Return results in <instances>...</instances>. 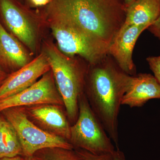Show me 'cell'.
<instances>
[{
  "instance_id": "44dd1931",
  "label": "cell",
  "mask_w": 160,
  "mask_h": 160,
  "mask_svg": "<svg viewBox=\"0 0 160 160\" xmlns=\"http://www.w3.org/2000/svg\"><path fill=\"white\" fill-rule=\"evenodd\" d=\"M113 160H126L125 154L119 149L115 150L112 153Z\"/></svg>"
},
{
  "instance_id": "e0dca14e",
  "label": "cell",
  "mask_w": 160,
  "mask_h": 160,
  "mask_svg": "<svg viewBox=\"0 0 160 160\" xmlns=\"http://www.w3.org/2000/svg\"><path fill=\"white\" fill-rule=\"evenodd\" d=\"M78 153L85 160H113L112 153L104 154H95L81 149H75Z\"/></svg>"
},
{
  "instance_id": "8992f818",
  "label": "cell",
  "mask_w": 160,
  "mask_h": 160,
  "mask_svg": "<svg viewBox=\"0 0 160 160\" xmlns=\"http://www.w3.org/2000/svg\"><path fill=\"white\" fill-rule=\"evenodd\" d=\"M1 113L16 132L22 149L23 157L33 156L38 150L46 148L58 147L74 149L69 141L36 126L29 119L24 107L9 108Z\"/></svg>"
},
{
  "instance_id": "30bf717a",
  "label": "cell",
  "mask_w": 160,
  "mask_h": 160,
  "mask_svg": "<svg viewBox=\"0 0 160 160\" xmlns=\"http://www.w3.org/2000/svg\"><path fill=\"white\" fill-rule=\"evenodd\" d=\"M147 26H132L121 29L109 45V54L120 68L129 75L136 74L132 60L133 48L140 34L148 29Z\"/></svg>"
},
{
  "instance_id": "7402d4cb",
  "label": "cell",
  "mask_w": 160,
  "mask_h": 160,
  "mask_svg": "<svg viewBox=\"0 0 160 160\" xmlns=\"http://www.w3.org/2000/svg\"><path fill=\"white\" fill-rule=\"evenodd\" d=\"M7 75L6 72H5L0 66V86L3 84L4 81L7 78Z\"/></svg>"
},
{
  "instance_id": "7a4b0ae2",
  "label": "cell",
  "mask_w": 160,
  "mask_h": 160,
  "mask_svg": "<svg viewBox=\"0 0 160 160\" xmlns=\"http://www.w3.org/2000/svg\"><path fill=\"white\" fill-rule=\"evenodd\" d=\"M46 7V16L69 20L109 45L126 19L124 0H52Z\"/></svg>"
},
{
  "instance_id": "52a82bcc",
  "label": "cell",
  "mask_w": 160,
  "mask_h": 160,
  "mask_svg": "<svg viewBox=\"0 0 160 160\" xmlns=\"http://www.w3.org/2000/svg\"><path fill=\"white\" fill-rule=\"evenodd\" d=\"M52 72H48L32 86L17 94L0 100V113L13 107H29L52 104L64 106L57 89Z\"/></svg>"
},
{
  "instance_id": "2e32d148",
  "label": "cell",
  "mask_w": 160,
  "mask_h": 160,
  "mask_svg": "<svg viewBox=\"0 0 160 160\" xmlns=\"http://www.w3.org/2000/svg\"><path fill=\"white\" fill-rule=\"evenodd\" d=\"M33 157L36 160H85L74 149L58 147L38 150Z\"/></svg>"
},
{
  "instance_id": "9c48e42d",
  "label": "cell",
  "mask_w": 160,
  "mask_h": 160,
  "mask_svg": "<svg viewBox=\"0 0 160 160\" xmlns=\"http://www.w3.org/2000/svg\"><path fill=\"white\" fill-rule=\"evenodd\" d=\"M45 53L39 55L17 71L8 76L0 86V100L21 92L37 82L50 70Z\"/></svg>"
},
{
  "instance_id": "ac0fdd59",
  "label": "cell",
  "mask_w": 160,
  "mask_h": 160,
  "mask_svg": "<svg viewBox=\"0 0 160 160\" xmlns=\"http://www.w3.org/2000/svg\"><path fill=\"white\" fill-rule=\"evenodd\" d=\"M146 61L154 74L153 76L160 84V55L149 57L146 58Z\"/></svg>"
},
{
  "instance_id": "5bb4252c",
  "label": "cell",
  "mask_w": 160,
  "mask_h": 160,
  "mask_svg": "<svg viewBox=\"0 0 160 160\" xmlns=\"http://www.w3.org/2000/svg\"><path fill=\"white\" fill-rule=\"evenodd\" d=\"M160 14V0H135L126 6V19L121 29L132 26L148 28Z\"/></svg>"
},
{
  "instance_id": "3957f363",
  "label": "cell",
  "mask_w": 160,
  "mask_h": 160,
  "mask_svg": "<svg viewBox=\"0 0 160 160\" xmlns=\"http://www.w3.org/2000/svg\"><path fill=\"white\" fill-rule=\"evenodd\" d=\"M45 54L64 102L67 117L73 124L78 115V100L84 93L88 69L75 58V56H66L54 46H47Z\"/></svg>"
},
{
  "instance_id": "4fadbf2b",
  "label": "cell",
  "mask_w": 160,
  "mask_h": 160,
  "mask_svg": "<svg viewBox=\"0 0 160 160\" xmlns=\"http://www.w3.org/2000/svg\"><path fill=\"white\" fill-rule=\"evenodd\" d=\"M30 62L29 55L19 40L6 31L0 22V64L18 69Z\"/></svg>"
},
{
  "instance_id": "5b68a950",
  "label": "cell",
  "mask_w": 160,
  "mask_h": 160,
  "mask_svg": "<svg viewBox=\"0 0 160 160\" xmlns=\"http://www.w3.org/2000/svg\"><path fill=\"white\" fill-rule=\"evenodd\" d=\"M77 120L71 126L69 142L74 149H81L95 154L112 153V141L89 105L85 93L78 100Z\"/></svg>"
},
{
  "instance_id": "484cf974",
  "label": "cell",
  "mask_w": 160,
  "mask_h": 160,
  "mask_svg": "<svg viewBox=\"0 0 160 160\" xmlns=\"http://www.w3.org/2000/svg\"><path fill=\"white\" fill-rule=\"evenodd\" d=\"M18 1H19V2H22V0H18Z\"/></svg>"
},
{
  "instance_id": "cb8c5ba5",
  "label": "cell",
  "mask_w": 160,
  "mask_h": 160,
  "mask_svg": "<svg viewBox=\"0 0 160 160\" xmlns=\"http://www.w3.org/2000/svg\"><path fill=\"white\" fill-rule=\"evenodd\" d=\"M126 6H129V5L133 2L135 0H124Z\"/></svg>"
},
{
  "instance_id": "277c9868",
  "label": "cell",
  "mask_w": 160,
  "mask_h": 160,
  "mask_svg": "<svg viewBox=\"0 0 160 160\" xmlns=\"http://www.w3.org/2000/svg\"><path fill=\"white\" fill-rule=\"evenodd\" d=\"M46 17L59 50L63 54L78 56L89 64L98 62L109 54V44L75 23L58 17Z\"/></svg>"
},
{
  "instance_id": "6da1fadb",
  "label": "cell",
  "mask_w": 160,
  "mask_h": 160,
  "mask_svg": "<svg viewBox=\"0 0 160 160\" xmlns=\"http://www.w3.org/2000/svg\"><path fill=\"white\" fill-rule=\"evenodd\" d=\"M131 76L120 68L109 54L98 62L89 64L85 86L86 97L95 114L118 148V116L123 96Z\"/></svg>"
},
{
  "instance_id": "603a6c76",
  "label": "cell",
  "mask_w": 160,
  "mask_h": 160,
  "mask_svg": "<svg viewBox=\"0 0 160 160\" xmlns=\"http://www.w3.org/2000/svg\"><path fill=\"white\" fill-rule=\"evenodd\" d=\"M25 157H22L21 156L14 157H5L1 158L0 160H24Z\"/></svg>"
},
{
  "instance_id": "ffe728a7",
  "label": "cell",
  "mask_w": 160,
  "mask_h": 160,
  "mask_svg": "<svg viewBox=\"0 0 160 160\" xmlns=\"http://www.w3.org/2000/svg\"><path fill=\"white\" fill-rule=\"evenodd\" d=\"M27 2L34 7H43L48 5L52 0H26Z\"/></svg>"
},
{
  "instance_id": "d4e9b609",
  "label": "cell",
  "mask_w": 160,
  "mask_h": 160,
  "mask_svg": "<svg viewBox=\"0 0 160 160\" xmlns=\"http://www.w3.org/2000/svg\"><path fill=\"white\" fill-rule=\"evenodd\" d=\"M24 160H36L33 156L29 157H25Z\"/></svg>"
},
{
  "instance_id": "8fae6325",
  "label": "cell",
  "mask_w": 160,
  "mask_h": 160,
  "mask_svg": "<svg viewBox=\"0 0 160 160\" xmlns=\"http://www.w3.org/2000/svg\"><path fill=\"white\" fill-rule=\"evenodd\" d=\"M59 107L46 104L29 106L26 110L43 129L69 142L71 126Z\"/></svg>"
},
{
  "instance_id": "9a60e30c",
  "label": "cell",
  "mask_w": 160,
  "mask_h": 160,
  "mask_svg": "<svg viewBox=\"0 0 160 160\" xmlns=\"http://www.w3.org/2000/svg\"><path fill=\"white\" fill-rule=\"evenodd\" d=\"M0 114V158L23 156L16 132L3 115Z\"/></svg>"
},
{
  "instance_id": "4316f807",
  "label": "cell",
  "mask_w": 160,
  "mask_h": 160,
  "mask_svg": "<svg viewBox=\"0 0 160 160\" xmlns=\"http://www.w3.org/2000/svg\"></svg>"
},
{
  "instance_id": "d6986e66",
  "label": "cell",
  "mask_w": 160,
  "mask_h": 160,
  "mask_svg": "<svg viewBox=\"0 0 160 160\" xmlns=\"http://www.w3.org/2000/svg\"><path fill=\"white\" fill-rule=\"evenodd\" d=\"M147 29L160 41V14L157 20L152 24Z\"/></svg>"
},
{
  "instance_id": "7c38bea8",
  "label": "cell",
  "mask_w": 160,
  "mask_h": 160,
  "mask_svg": "<svg viewBox=\"0 0 160 160\" xmlns=\"http://www.w3.org/2000/svg\"><path fill=\"white\" fill-rule=\"evenodd\" d=\"M153 99H160L159 83L151 74L139 73L131 76L129 87L123 96L122 104L130 108L140 107Z\"/></svg>"
},
{
  "instance_id": "ba28073f",
  "label": "cell",
  "mask_w": 160,
  "mask_h": 160,
  "mask_svg": "<svg viewBox=\"0 0 160 160\" xmlns=\"http://www.w3.org/2000/svg\"><path fill=\"white\" fill-rule=\"evenodd\" d=\"M18 0H0V13L12 34L31 51L36 48V32L32 16Z\"/></svg>"
}]
</instances>
